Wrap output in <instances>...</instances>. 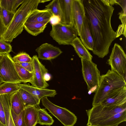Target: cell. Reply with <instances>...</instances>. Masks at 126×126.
I'll list each match as a JSON object with an SVG mask.
<instances>
[{"instance_id":"obj_1","label":"cell","mask_w":126,"mask_h":126,"mask_svg":"<svg viewBox=\"0 0 126 126\" xmlns=\"http://www.w3.org/2000/svg\"><path fill=\"white\" fill-rule=\"evenodd\" d=\"M85 15L94 42L92 51L99 57L103 58L115 39L116 32L111 27V20L114 8L106 0H83Z\"/></svg>"},{"instance_id":"obj_2","label":"cell","mask_w":126,"mask_h":126,"mask_svg":"<svg viewBox=\"0 0 126 126\" xmlns=\"http://www.w3.org/2000/svg\"><path fill=\"white\" fill-rule=\"evenodd\" d=\"M40 0H24L7 28L2 41L11 42L22 32L25 24L32 12L37 9Z\"/></svg>"},{"instance_id":"obj_3","label":"cell","mask_w":126,"mask_h":126,"mask_svg":"<svg viewBox=\"0 0 126 126\" xmlns=\"http://www.w3.org/2000/svg\"><path fill=\"white\" fill-rule=\"evenodd\" d=\"M126 82L115 72L109 70L105 74L101 76L99 87L93 99L92 106L100 104L112 93L126 86Z\"/></svg>"},{"instance_id":"obj_4","label":"cell","mask_w":126,"mask_h":126,"mask_svg":"<svg viewBox=\"0 0 126 126\" xmlns=\"http://www.w3.org/2000/svg\"><path fill=\"white\" fill-rule=\"evenodd\" d=\"M126 109V103L119 106H104L100 104L86 110L88 117L87 126H98L110 117Z\"/></svg>"},{"instance_id":"obj_5","label":"cell","mask_w":126,"mask_h":126,"mask_svg":"<svg viewBox=\"0 0 126 126\" xmlns=\"http://www.w3.org/2000/svg\"><path fill=\"white\" fill-rule=\"evenodd\" d=\"M81 60L82 75L89 93H95L99 85L101 77L100 71L92 60Z\"/></svg>"},{"instance_id":"obj_6","label":"cell","mask_w":126,"mask_h":126,"mask_svg":"<svg viewBox=\"0 0 126 126\" xmlns=\"http://www.w3.org/2000/svg\"><path fill=\"white\" fill-rule=\"evenodd\" d=\"M45 97L41 99L42 105L64 126H74L77 120L75 115L69 110L58 106Z\"/></svg>"},{"instance_id":"obj_7","label":"cell","mask_w":126,"mask_h":126,"mask_svg":"<svg viewBox=\"0 0 126 126\" xmlns=\"http://www.w3.org/2000/svg\"><path fill=\"white\" fill-rule=\"evenodd\" d=\"M50 35L59 45H70L78 35L77 32L74 26L61 23L52 25Z\"/></svg>"},{"instance_id":"obj_8","label":"cell","mask_w":126,"mask_h":126,"mask_svg":"<svg viewBox=\"0 0 126 126\" xmlns=\"http://www.w3.org/2000/svg\"><path fill=\"white\" fill-rule=\"evenodd\" d=\"M108 61L111 70L126 81V55L122 47L115 43Z\"/></svg>"},{"instance_id":"obj_9","label":"cell","mask_w":126,"mask_h":126,"mask_svg":"<svg viewBox=\"0 0 126 126\" xmlns=\"http://www.w3.org/2000/svg\"><path fill=\"white\" fill-rule=\"evenodd\" d=\"M0 77L3 82L18 84L23 83L17 74L14 62L9 54H3L0 61Z\"/></svg>"},{"instance_id":"obj_10","label":"cell","mask_w":126,"mask_h":126,"mask_svg":"<svg viewBox=\"0 0 126 126\" xmlns=\"http://www.w3.org/2000/svg\"><path fill=\"white\" fill-rule=\"evenodd\" d=\"M32 59L33 79L31 83L32 86L37 88H46L49 85L45 80L44 76L48 71L40 62L37 55L33 56Z\"/></svg>"},{"instance_id":"obj_11","label":"cell","mask_w":126,"mask_h":126,"mask_svg":"<svg viewBox=\"0 0 126 126\" xmlns=\"http://www.w3.org/2000/svg\"><path fill=\"white\" fill-rule=\"evenodd\" d=\"M73 26L80 36L81 27L85 17L83 0H73L72 5Z\"/></svg>"},{"instance_id":"obj_12","label":"cell","mask_w":126,"mask_h":126,"mask_svg":"<svg viewBox=\"0 0 126 126\" xmlns=\"http://www.w3.org/2000/svg\"><path fill=\"white\" fill-rule=\"evenodd\" d=\"M35 51L39 59L48 60L55 59L63 52L59 47L47 43L41 45Z\"/></svg>"},{"instance_id":"obj_13","label":"cell","mask_w":126,"mask_h":126,"mask_svg":"<svg viewBox=\"0 0 126 126\" xmlns=\"http://www.w3.org/2000/svg\"><path fill=\"white\" fill-rule=\"evenodd\" d=\"M61 13V23L73 26V0H58Z\"/></svg>"},{"instance_id":"obj_14","label":"cell","mask_w":126,"mask_h":126,"mask_svg":"<svg viewBox=\"0 0 126 126\" xmlns=\"http://www.w3.org/2000/svg\"><path fill=\"white\" fill-rule=\"evenodd\" d=\"M126 103V87L125 86L108 96L100 104L104 106H117Z\"/></svg>"},{"instance_id":"obj_15","label":"cell","mask_w":126,"mask_h":126,"mask_svg":"<svg viewBox=\"0 0 126 126\" xmlns=\"http://www.w3.org/2000/svg\"><path fill=\"white\" fill-rule=\"evenodd\" d=\"M19 87L28 92L37 98L40 101L45 97H54L57 94L54 90L37 88L28 84H18Z\"/></svg>"},{"instance_id":"obj_16","label":"cell","mask_w":126,"mask_h":126,"mask_svg":"<svg viewBox=\"0 0 126 126\" xmlns=\"http://www.w3.org/2000/svg\"><path fill=\"white\" fill-rule=\"evenodd\" d=\"M80 39L87 49L92 51L94 47V42L92 35L86 16L81 27Z\"/></svg>"},{"instance_id":"obj_17","label":"cell","mask_w":126,"mask_h":126,"mask_svg":"<svg viewBox=\"0 0 126 126\" xmlns=\"http://www.w3.org/2000/svg\"><path fill=\"white\" fill-rule=\"evenodd\" d=\"M52 15L49 10L45 9L40 10L36 9L31 14L27 20L26 22H49L50 18Z\"/></svg>"},{"instance_id":"obj_18","label":"cell","mask_w":126,"mask_h":126,"mask_svg":"<svg viewBox=\"0 0 126 126\" xmlns=\"http://www.w3.org/2000/svg\"><path fill=\"white\" fill-rule=\"evenodd\" d=\"M70 45L73 47L76 53L81 59L92 60V56L79 38L77 37Z\"/></svg>"},{"instance_id":"obj_19","label":"cell","mask_w":126,"mask_h":126,"mask_svg":"<svg viewBox=\"0 0 126 126\" xmlns=\"http://www.w3.org/2000/svg\"><path fill=\"white\" fill-rule=\"evenodd\" d=\"M24 121L26 126H35L38 124L37 107L28 106L25 109Z\"/></svg>"},{"instance_id":"obj_20","label":"cell","mask_w":126,"mask_h":126,"mask_svg":"<svg viewBox=\"0 0 126 126\" xmlns=\"http://www.w3.org/2000/svg\"><path fill=\"white\" fill-rule=\"evenodd\" d=\"M126 121V109L116 114L100 123L98 126H118Z\"/></svg>"},{"instance_id":"obj_21","label":"cell","mask_w":126,"mask_h":126,"mask_svg":"<svg viewBox=\"0 0 126 126\" xmlns=\"http://www.w3.org/2000/svg\"><path fill=\"white\" fill-rule=\"evenodd\" d=\"M10 95H0V100L5 112L6 126H15L12 119L9 98Z\"/></svg>"},{"instance_id":"obj_22","label":"cell","mask_w":126,"mask_h":126,"mask_svg":"<svg viewBox=\"0 0 126 126\" xmlns=\"http://www.w3.org/2000/svg\"><path fill=\"white\" fill-rule=\"evenodd\" d=\"M11 109L16 114H19L25 107L18 91L10 95L9 98Z\"/></svg>"},{"instance_id":"obj_23","label":"cell","mask_w":126,"mask_h":126,"mask_svg":"<svg viewBox=\"0 0 126 126\" xmlns=\"http://www.w3.org/2000/svg\"><path fill=\"white\" fill-rule=\"evenodd\" d=\"M48 22H26L24 25V28L30 34L36 36L43 32Z\"/></svg>"},{"instance_id":"obj_24","label":"cell","mask_w":126,"mask_h":126,"mask_svg":"<svg viewBox=\"0 0 126 126\" xmlns=\"http://www.w3.org/2000/svg\"><path fill=\"white\" fill-rule=\"evenodd\" d=\"M18 92L25 107L30 106L38 107L40 101L36 97L20 88Z\"/></svg>"},{"instance_id":"obj_25","label":"cell","mask_w":126,"mask_h":126,"mask_svg":"<svg viewBox=\"0 0 126 126\" xmlns=\"http://www.w3.org/2000/svg\"><path fill=\"white\" fill-rule=\"evenodd\" d=\"M38 115V124L41 125L50 126L54 122L52 117L48 113L45 109L37 107Z\"/></svg>"},{"instance_id":"obj_26","label":"cell","mask_w":126,"mask_h":126,"mask_svg":"<svg viewBox=\"0 0 126 126\" xmlns=\"http://www.w3.org/2000/svg\"><path fill=\"white\" fill-rule=\"evenodd\" d=\"M14 64L17 74L23 83H31L33 79V73L28 71L17 62H14Z\"/></svg>"},{"instance_id":"obj_27","label":"cell","mask_w":126,"mask_h":126,"mask_svg":"<svg viewBox=\"0 0 126 126\" xmlns=\"http://www.w3.org/2000/svg\"><path fill=\"white\" fill-rule=\"evenodd\" d=\"M24 0H0V7L15 13Z\"/></svg>"},{"instance_id":"obj_28","label":"cell","mask_w":126,"mask_h":126,"mask_svg":"<svg viewBox=\"0 0 126 126\" xmlns=\"http://www.w3.org/2000/svg\"><path fill=\"white\" fill-rule=\"evenodd\" d=\"M19 88L18 84L4 82L0 85V95L11 94L18 91Z\"/></svg>"},{"instance_id":"obj_29","label":"cell","mask_w":126,"mask_h":126,"mask_svg":"<svg viewBox=\"0 0 126 126\" xmlns=\"http://www.w3.org/2000/svg\"><path fill=\"white\" fill-rule=\"evenodd\" d=\"M122 9V11L118 14L119 15V18L121 20L122 24L119 26L116 32V38L122 34H123L126 37V8Z\"/></svg>"},{"instance_id":"obj_30","label":"cell","mask_w":126,"mask_h":126,"mask_svg":"<svg viewBox=\"0 0 126 126\" xmlns=\"http://www.w3.org/2000/svg\"><path fill=\"white\" fill-rule=\"evenodd\" d=\"M14 14V13L0 7V17L7 28L12 21Z\"/></svg>"},{"instance_id":"obj_31","label":"cell","mask_w":126,"mask_h":126,"mask_svg":"<svg viewBox=\"0 0 126 126\" xmlns=\"http://www.w3.org/2000/svg\"><path fill=\"white\" fill-rule=\"evenodd\" d=\"M11 112L15 126H26L24 121L25 109L18 115L16 114L11 108Z\"/></svg>"},{"instance_id":"obj_32","label":"cell","mask_w":126,"mask_h":126,"mask_svg":"<svg viewBox=\"0 0 126 126\" xmlns=\"http://www.w3.org/2000/svg\"><path fill=\"white\" fill-rule=\"evenodd\" d=\"M45 9L49 10L52 15L58 16L61 18V11L58 0L52 1L46 6Z\"/></svg>"},{"instance_id":"obj_33","label":"cell","mask_w":126,"mask_h":126,"mask_svg":"<svg viewBox=\"0 0 126 126\" xmlns=\"http://www.w3.org/2000/svg\"><path fill=\"white\" fill-rule=\"evenodd\" d=\"M15 62H31L32 59L29 54L25 52H21L12 58Z\"/></svg>"},{"instance_id":"obj_34","label":"cell","mask_w":126,"mask_h":126,"mask_svg":"<svg viewBox=\"0 0 126 126\" xmlns=\"http://www.w3.org/2000/svg\"><path fill=\"white\" fill-rule=\"evenodd\" d=\"M12 51V47L10 44L0 40V54H9Z\"/></svg>"},{"instance_id":"obj_35","label":"cell","mask_w":126,"mask_h":126,"mask_svg":"<svg viewBox=\"0 0 126 126\" xmlns=\"http://www.w3.org/2000/svg\"><path fill=\"white\" fill-rule=\"evenodd\" d=\"M20 65L30 72L33 73V66L32 62L30 63L17 62Z\"/></svg>"},{"instance_id":"obj_36","label":"cell","mask_w":126,"mask_h":126,"mask_svg":"<svg viewBox=\"0 0 126 126\" xmlns=\"http://www.w3.org/2000/svg\"><path fill=\"white\" fill-rule=\"evenodd\" d=\"M0 122L6 125L5 112L2 103L0 100Z\"/></svg>"},{"instance_id":"obj_37","label":"cell","mask_w":126,"mask_h":126,"mask_svg":"<svg viewBox=\"0 0 126 126\" xmlns=\"http://www.w3.org/2000/svg\"><path fill=\"white\" fill-rule=\"evenodd\" d=\"M49 22L51 25L61 23V18L58 16L52 15L50 18Z\"/></svg>"},{"instance_id":"obj_38","label":"cell","mask_w":126,"mask_h":126,"mask_svg":"<svg viewBox=\"0 0 126 126\" xmlns=\"http://www.w3.org/2000/svg\"><path fill=\"white\" fill-rule=\"evenodd\" d=\"M7 29L0 17V40H2L4 34Z\"/></svg>"},{"instance_id":"obj_39","label":"cell","mask_w":126,"mask_h":126,"mask_svg":"<svg viewBox=\"0 0 126 126\" xmlns=\"http://www.w3.org/2000/svg\"><path fill=\"white\" fill-rule=\"evenodd\" d=\"M51 76L48 73H46L44 76V79L46 81L49 80L50 79Z\"/></svg>"},{"instance_id":"obj_40","label":"cell","mask_w":126,"mask_h":126,"mask_svg":"<svg viewBox=\"0 0 126 126\" xmlns=\"http://www.w3.org/2000/svg\"><path fill=\"white\" fill-rule=\"evenodd\" d=\"M3 54H0V61L2 58ZM3 82L2 80L0 77V85Z\"/></svg>"},{"instance_id":"obj_41","label":"cell","mask_w":126,"mask_h":126,"mask_svg":"<svg viewBox=\"0 0 126 126\" xmlns=\"http://www.w3.org/2000/svg\"><path fill=\"white\" fill-rule=\"evenodd\" d=\"M50 0H40V3H44V2H47V1H50Z\"/></svg>"},{"instance_id":"obj_42","label":"cell","mask_w":126,"mask_h":126,"mask_svg":"<svg viewBox=\"0 0 126 126\" xmlns=\"http://www.w3.org/2000/svg\"><path fill=\"white\" fill-rule=\"evenodd\" d=\"M0 126H6V125H4L0 122Z\"/></svg>"}]
</instances>
